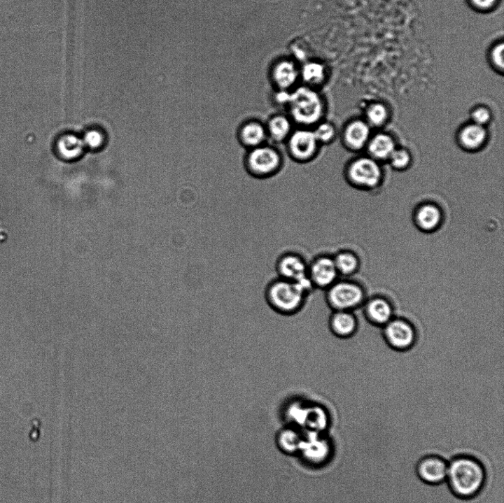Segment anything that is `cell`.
Here are the masks:
<instances>
[{"mask_svg":"<svg viewBox=\"0 0 504 503\" xmlns=\"http://www.w3.org/2000/svg\"><path fill=\"white\" fill-rule=\"evenodd\" d=\"M265 125L268 141L278 144L285 143L295 129L291 118L284 114L272 115Z\"/></svg>","mask_w":504,"mask_h":503,"instance_id":"4fadbf2b","label":"cell"},{"mask_svg":"<svg viewBox=\"0 0 504 503\" xmlns=\"http://www.w3.org/2000/svg\"><path fill=\"white\" fill-rule=\"evenodd\" d=\"M308 264L304 257L295 253L282 254L276 261V271L279 278L302 285L312 292L314 288L308 277Z\"/></svg>","mask_w":504,"mask_h":503,"instance_id":"52a82bcc","label":"cell"},{"mask_svg":"<svg viewBox=\"0 0 504 503\" xmlns=\"http://www.w3.org/2000/svg\"><path fill=\"white\" fill-rule=\"evenodd\" d=\"M470 5L481 11H488L494 8L498 0H469Z\"/></svg>","mask_w":504,"mask_h":503,"instance_id":"4316f807","label":"cell"},{"mask_svg":"<svg viewBox=\"0 0 504 503\" xmlns=\"http://www.w3.org/2000/svg\"><path fill=\"white\" fill-rule=\"evenodd\" d=\"M308 277L315 290L326 291L339 280L334 258L328 255H319L308 264Z\"/></svg>","mask_w":504,"mask_h":503,"instance_id":"ba28073f","label":"cell"},{"mask_svg":"<svg viewBox=\"0 0 504 503\" xmlns=\"http://www.w3.org/2000/svg\"><path fill=\"white\" fill-rule=\"evenodd\" d=\"M503 50L504 45L500 42L494 45L489 54L490 64L493 65L496 71L501 73L503 71L504 68Z\"/></svg>","mask_w":504,"mask_h":503,"instance_id":"d4e9b609","label":"cell"},{"mask_svg":"<svg viewBox=\"0 0 504 503\" xmlns=\"http://www.w3.org/2000/svg\"><path fill=\"white\" fill-rule=\"evenodd\" d=\"M288 116L298 127L312 128L324 117L325 104L321 95L312 87H299L289 94Z\"/></svg>","mask_w":504,"mask_h":503,"instance_id":"3957f363","label":"cell"},{"mask_svg":"<svg viewBox=\"0 0 504 503\" xmlns=\"http://www.w3.org/2000/svg\"><path fill=\"white\" fill-rule=\"evenodd\" d=\"M99 135L90 134V135H89V137H88V143H90L93 145H97V142L99 141Z\"/></svg>","mask_w":504,"mask_h":503,"instance_id":"f1b7e54d","label":"cell"},{"mask_svg":"<svg viewBox=\"0 0 504 503\" xmlns=\"http://www.w3.org/2000/svg\"><path fill=\"white\" fill-rule=\"evenodd\" d=\"M283 165L281 153L267 143L250 149L244 157L245 169L257 179L272 178L281 170Z\"/></svg>","mask_w":504,"mask_h":503,"instance_id":"277c9868","label":"cell"},{"mask_svg":"<svg viewBox=\"0 0 504 503\" xmlns=\"http://www.w3.org/2000/svg\"><path fill=\"white\" fill-rule=\"evenodd\" d=\"M391 157L393 166L398 169L405 167L410 162V155L405 151H393Z\"/></svg>","mask_w":504,"mask_h":503,"instance_id":"484cf974","label":"cell"},{"mask_svg":"<svg viewBox=\"0 0 504 503\" xmlns=\"http://www.w3.org/2000/svg\"><path fill=\"white\" fill-rule=\"evenodd\" d=\"M349 176L356 184L372 187L380 179V169L377 163L370 159H360L351 166Z\"/></svg>","mask_w":504,"mask_h":503,"instance_id":"7c38bea8","label":"cell"},{"mask_svg":"<svg viewBox=\"0 0 504 503\" xmlns=\"http://www.w3.org/2000/svg\"><path fill=\"white\" fill-rule=\"evenodd\" d=\"M370 151L378 158L388 157L394 151L393 142L387 135H377L370 144Z\"/></svg>","mask_w":504,"mask_h":503,"instance_id":"ffe728a7","label":"cell"},{"mask_svg":"<svg viewBox=\"0 0 504 503\" xmlns=\"http://www.w3.org/2000/svg\"><path fill=\"white\" fill-rule=\"evenodd\" d=\"M448 462L438 455H428L422 457L416 466L418 478L424 483L440 485L447 479Z\"/></svg>","mask_w":504,"mask_h":503,"instance_id":"9c48e42d","label":"cell"},{"mask_svg":"<svg viewBox=\"0 0 504 503\" xmlns=\"http://www.w3.org/2000/svg\"><path fill=\"white\" fill-rule=\"evenodd\" d=\"M370 129L362 121H355L345 131V141L354 149H359L369 138Z\"/></svg>","mask_w":504,"mask_h":503,"instance_id":"e0dca14e","label":"cell"},{"mask_svg":"<svg viewBox=\"0 0 504 503\" xmlns=\"http://www.w3.org/2000/svg\"><path fill=\"white\" fill-rule=\"evenodd\" d=\"M490 113L487 108L479 107L472 113V119L477 125H483L489 121Z\"/></svg>","mask_w":504,"mask_h":503,"instance_id":"83f0119b","label":"cell"},{"mask_svg":"<svg viewBox=\"0 0 504 503\" xmlns=\"http://www.w3.org/2000/svg\"><path fill=\"white\" fill-rule=\"evenodd\" d=\"M298 76L299 71L295 64L290 60H281L272 68V80L281 92H287L293 87Z\"/></svg>","mask_w":504,"mask_h":503,"instance_id":"9a60e30c","label":"cell"},{"mask_svg":"<svg viewBox=\"0 0 504 503\" xmlns=\"http://www.w3.org/2000/svg\"><path fill=\"white\" fill-rule=\"evenodd\" d=\"M418 221L420 226L426 229H431L437 227L440 221L439 210L432 206H425L418 213Z\"/></svg>","mask_w":504,"mask_h":503,"instance_id":"44dd1931","label":"cell"},{"mask_svg":"<svg viewBox=\"0 0 504 503\" xmlns=\"http://www.w3.org/2000/svg\"><path fill=\"white\" fill-rule=\"evenodd\" d=\"M386 342L394 349H410L415 343L414 326L403 319H392L384 325Z\"/></svg>","mask_w":504,"mask_h":503,"instance_id":"30bf717a","label":"cell"},{"mask_svg":"<svg viewBox=\"0 0 504 503\" xmlns=\"http://www.w3.org/2000/svg\"><path fill=\"white\" fill-rule=\"evenodd\" d=\"M357 319L348 311H333L329 319V329L338 338L351 337L357 331Z\"/></svg>","mask_w":504,"mask_h":503,"instance_id":"5bb4252c","label":"cell"},{"mask_svg":"<svg viewBox=\"0 0 504 503\" xmlns=\"http://www.w3.org/2000/svg\"><path fill=\"white\" fill-rule=\"evenodd\" d=\"M237 137L247 150L265 145L268 141L265 125L256 120L245 121L238 130Z\"/></svg>","mask_w":504,"mask_h":503,"instance_id":"8fae6325","label":"cell"},{"mask_svg":"<svg viewBox=\"0 0 504 503\" xmlns=\"http://www.w3.org/2000/svg\"><path fill=\"white\" fill-rule=\"evenodd\" d=\"M302 75L309 85H319L325 80L326 71L321 64L311 62L304 66Z\"/></svg>","mask_w":504,"mask_h":503,"instance_id":"7402d4cb","label":"cell"},{"mask_svg":"<svg viewBox=\"0 0 504 503\" xmlns=\"http://www.w3.org/2000/svg\"><path fill=\"white\" fill-rule=\"evenodd\" d=\"M340 276L349 277L355 274L359 266L357 257L349 252H340L333 257Z\"/></svg>","mask_w":504,"mask_h":503,"instance_id":"ac0fdd59","label":"cell"},{"mask_svg":"<svg viewBox=\"0 0 504 503\" xmlns=\"http://www.w3.org/2000/svg\"><path fill=\"white\" fill-rule=\"evenodd\" d=\"M486 471L478 459L461 455L448 462L446 481L449 490L457 497L470 500L478 496L486 482Z\"/></svg>","mask_w":504,"mask_h":503,"instance_id":"6da1fadb","label":"cell"},{"mask_svg":"<svg viewBox=\"0 0 504 503\" xmlns=\"http://www.w3.org/2000/svg\"><path fill=\"white\" fill-rule=\"evenodd\" d=\"M312 129L321 146L330 144L335 138V128L330 122L321 120Z\"/></svg>","mask_w":504,"mask_h":503,"instance_id":"603a6c76","label":"cell"},{"mask_svg":"<svg viewBox=\"0 0 504 503\" xmlns=\"http://www.w3.org/2000/svg\"><path fill=\"white\" fill-rule=\"evenodd\" d=\"M285 144L290 158L301 164L314 160L321 147L312 128L304 127L295 128Z\"/></svg>","mask_w":504,"mask_h":503,"instance_id":"8992f818","label":"cell"},{"mask_svg":"<svg viewBox=\"0 0 504 503\" xmlns=\"http://www.w3.org/2000/svg\"><path fill=\"white\" fill-rule=\"evenodd\" d=\"M311 294L302 285L277 277L267 283L265 298L277 314L293 316L302 311Z\"/></svg>","mask_w":504,"mask_h":503,"instance_id":"7a4b0ae2","label":"cell"},{"mask_svg":"<svg viewBox=\"0 0 504 503\" xmlns=\"http://www.w3.org/2000/svg\"><path fill=\"white\" fill-rule=\"evenodd\" d=\"M365 311L368 319L375 325H386L393 319V307L384 297H377L372 299L368 302Z\"/></svg>","mask_w":504,"mask_h":503,"instance_id":"2e32d148","label":"cell"},{"mask_svg":"<svg viewBox=\"0 0 504 503\" xmlns=\"http://www.w3.org/2000/svg\"><path fill=\"white\" fill-rule=\"evenodd\" d=\"M367 116L374 125H381L384 123L387 118L386 108L383 104H374L370 107Z\"/></svg>","mask_w":504,"mask_h":503,"instance_id":"cb8c5ba5","label":"cell"},{"mask_svg":"<svg viewBox=\"0 0 504 503\" xmlns=\"http://www.w3.org/2000/svg\"><path fill=\"white\" fill-rule=\"evenodd\" d=\"M486 139V132L480 125H471L463 130L461 140L463 144L468 148L479 147Z\"/></svg>","mask_w":504,"mask_h":503,"instance_id":"d6986e66","label":"cell"},{"mask_svg":"<svg viewBox=\"0 0 504 503\" xmlns=\"http://www.w3.org/2000/svg\"><path fill=\"white\" fill-rule=\"evenodd\" d=\"M325 292L326 302L333 311H351L358 307L364 299L360 285L348 280H337Z\"/></svg>","mask_w":504,"mask_h":503,"instance_id":"5b68a950","label":"cell"}]
</instances>
